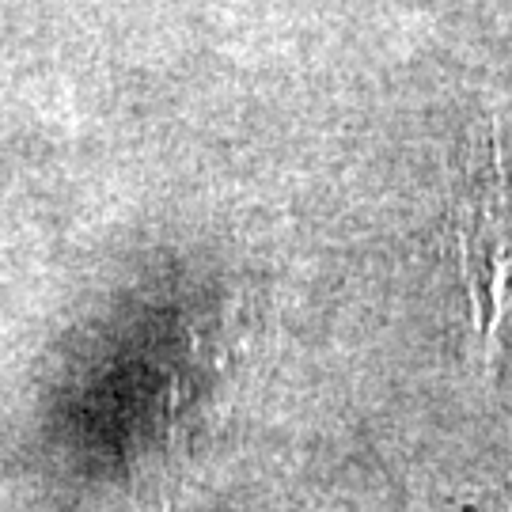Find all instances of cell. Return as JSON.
<instances>
[{
    "mask_svg": "<svg viewBox=\"0 0 512 512\" xmlns=\"http://www.w3.org/2000/svg\"><path fill=\"white\" fill-rule=\"evenodd\" d=\"M456 243L459 270L482 338V357L490 361L501 323L512 308V198L494 133L486 152H478L475 175L456 209Z\"/></svg>",
    "mask_w": 512,
    "mask_h": 512,
    "instance_id": "1",
    "label": "cell"
}]
</instances>
